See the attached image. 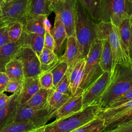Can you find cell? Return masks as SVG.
<instances>
[{
  "label": "cell",
  "instance_id": "1",
  "mask_svg": "<svg viewBox=\"0 0 132 132\" xmlns=\"http://www.w3.org/2000/svg\"><path fill=\"white\" fill-rule=\"evenodd\" d=\"M132 87V68L117 64L112 73L110 82L100 102L102 108H108L119 96Z\"/></svg>",
  "mask_w": 132,
  "mask_h": 132
},
{
  "label": "cell",
  "instance_id": "2",
  "mask_svg": "<svg viewBox=\"0 0 132 132\" xmlns=\"http://www.w3.org/2000/svg\"><path fill=\"white\" fill-rule=\"evenodd\" d=\"M75 34L80 59L87 56L92 42L96 39V24L90 18L79 2L76 0Z\"/></svg>",
  "mask_w": 132,
  "mask_h": 132
},
{
  "label": "cell",
  "instance_id": "3",
  "mask_svg": "<svg viewBox=\"0 0 132 132\" xmlns=\"http://www.w3.org/2000/svg\"><path fill=\"white\" fill-rule=\"evenodd\" d=\"M101 108L100 105L87 106L77 112L46 124L44 131L71 132L94 119Z\"/></svg>",
  "mask_w": 132,
  "mask_h": 132
},
{
  "label": "cell",
  "instance_id": "4",
  "mask_svg": "<svg viewBox=\"0 0 132 132\" xmlns=\"http://www.w3.org/2000/svg\"><path fill=\"white\" fill-rule=\"evenodd\" d=\"M96 35L97 39H107L109 42L113 58L112 71L117 64L132 68V63L120 38L118 27L110 23L100 22L96 23Z\"/></svg>",
  "mask_w": 132,
  "mask_h": 132
},
{
  "label": "cell",
  "instance_id": "5",
  "mask_svg": "<svg viewBox=\"0 0 132 132\" xmlns=\"http://www.w3.org/2000/svg\"><path fill=\"white\" fill-rule=\"evenodd\" d=\"M102 41L96 39L91 44L85 58L84 73L81 83L74 95L82 94L104 72L100 65Z\"/></svg>",
  "mask_w": 132,
  "mask_h": 132
},
{
  "label": "cell",
  "instance_id": "6",
  "mask_svg": "<svg viewBox=\"0 0 132 132\" xmlns=\"http://www.w3.org/2000/svg\"><path fill=\"white\" fill-rule=\"evenodd\" d=\"M129 17L125 0H101L100 22L119 27L122 21Z\"/></svg>",
  "mask_w": 132,
  "mask_h": 132
},
{
  "label": "cell",
  "instance_id": "7",
  "mask_svg": "<svg viewBox=\"0 0 132 132\" xmlns=\"http://www.w3.org/2000/svg\"><path fill=\"white\" fill-rule=\"evenodd\" d=\"M30 0H12L4 3L1 7V22L7 25L14 22L22 24L26 19L29 9Z\"/></svg>",
  "mask_w": 132,
  "mask_h": 132
},
{
  "label": "cell",
  "instance_id": "8",
  "mask_svg": "<svg viewBox=\"0 0 132 132\" xmlns=\"http://www.w3.org/2000/svg\"><path fill=\"white\" fill-rule=\"evenodd\" d=\"M76 0H65L50 6L52 12L58 16L63 24L68 37L75 36Z\"/></svg>",
  "mask_w": 132,
  "mask_h": 132
},
{
  "label": "cell",
  "instance_id": "9",
  "mask_svg": "<svg viewBox=\"0 0 132 132\" xmlns=\"http://www.w3.org/2000/svg\"><path fill=\"white\" fill-rule=\"evenodd\" d=\"M111 73L104 72L85 91L82 93V107L100 105L101 98L111 79Z\"/></svg>",
  "mask_w": 132,
  "mask_h": 132
},
{
  "label": "cell",
  "instance_id": "10",
  "mask_svg": "<svg viewBox=\"0 0 132 132\" xmlns=\"http://www.w3.org/2000/svg\"><path fill=\"white\" fill-rule=\"evenodd\" d=\"M51 119L46 109H36L19 105L10 123L30 121L37 128H39L44 127Z\"/></svg>",
  "mask_w": 132,
  "mask_h": 132
},
{
  "label": "cell",
  "instance_id": "11",
  "mask_svg": "<svg viewBox=\"0 0 132 132\" xmlns=\"http://www.w3.org/2000/svg\"><path fill=\"white\" fill-rule=\"evenodd\" d=\"M14 58L21 61L25 78L39 77L41 74L39 58L31 48L21 47Z\"/></svg>",
  "mask_w": 132,
  "mask_h": 132
},
{
  "label": "cell",
  "instance_id": "12",
  "mask_svg": "<svg viewBox=\"0 0 132 132\" xmlns=\"http://www.w3.org/2000/svg\"><path fill=\"white\" fill-rule=\"evenodd\" d=\"M40 88L39 77L25 78L18 96L19 105H25Z\"/></svg>",
  "mask_w": 132,
  "mask_h": 132
},
{
  "label": "cell",
  "instance_id": "13",
  "mask_svg": "<svg viewBox=\"0 0 132 132\" xmlns=\"http://www.w3.org/2000/svg\"><path fill=\"white\" fill-rule=\"evenodd\" d=\"M83 109L82 95H72L69 100L54 114L56 120L63 118L77 112Z\"/></svg>",
  "mask_w": 132,
  "mask_h": 132
},
{
  "label": "cell",
  "instance_id": "14",
  "mask_svg": "<svg viewBox=\"0 0 132 132\" xmlns=\"http://www.w3.org/2000/svg\"><path fill=\"white\" fill-rule=\"evenodd\" d=\"M131 108L132 100L116 107L101 108L97 116L104 120L106 126Z\"/></svg>",
  "mask_w": 132,
  "mask_h": 132
},
{
  "label": "cell",
  "instance_id": "15",
  "mask_svg": "<svg viewBox=\"0 0 132 132\" xmlns=\"http://www.w3.org/2000/svg\"><path fill=\"white\" fill-rule=\"evenodd\" d=\"M22 47H28L32 50L39 56L44 48V36L23 31L18 40Z\"/></svg>",
  "mask_w": 132,
  "mask_h": 132
},
{
  "label": "cell",
  "instance_id": "16",
  "mask_svg": "<svg viewBox=\"0 0 132 132\" xmlns=\"http://www.w3.org/2000/svg\"><path fill=\"white\" fill-rule=\"evenodd\" d=\"M59 59L60 61L66 62L68 65V68L77 60L80 59L78 45L75 36H70L67 38L64 53L59 58Z\"/></svg>",
  "mask_w": 132,
  "mask_h": 132
},
{
  "label": "cell",
  "instance_id": "17",
  "mask_svg": "<svg viewBox=\"0 0 132 132\" xmlns=\"http://www.w3.org/2000/svg\"><path fill=\"white\" fill-rule=\"evenodd\" d=\"M21 47L18 41L8 42L0 47V72H5L7 64L14 58Z\"/></svg>",
  "mask_w": 132,
  "mask_h": 132
},
{
  "label": "cell",
  "instance_id": "18",
  "mask_svg": "<svg viewBox=\"0 0 132 132\" xmlns=\"http://www.w3.org/2000/svg\"><path fill=\"white\" fill-rule=\"evenodd\" d=\"M54 89H40L24 106L36 109H46L48 98Z\"/></svg>",
  "mask_w": 132,
  "mask_h": 132
},
{
  "label": "cell",
  "instance_id": "19",
  "mask_svg": "<svg viewBox=\"0 0 132 132\" xmlns=\"http://www.w3.org/2000/svg\"><path fill=\"white\" fill-rule=\"evenodd\" d=\"M50 34L55 41V49L54 52L58 55L64 41L68 38V36L63 24L57 15L55 16L54 26L52 28Z\"/></svg>",
  "mask_w": 132,
  "mask_h": 132
},
{
  "label": "cell",
  "instance_id": "20",
  "mask_svg": "<svg viewBox=\"0 0 132 132\" xmlns=\"http://www.w3.org/2000/svg\"><path fill=\"white\" fill-rule=\"evenodd\" d=\"M19 93L20 91L11 94L12 97L8 105L0 109V129L10 122L12 117L15 114L19 105Z\"/></svg>",
  "mask_w": 132,
  "mask_h": 132
},
{
  "label": "cell",
  "instance_id": "21",
  "mask_svg": "<svg viewBox=\"0 0 132 132\" xmlns=\"http://www.w3.org/2000/svg\"><path fill=\"white\" fill-rule=\"evenodd\" d=\"M44 16H27L23 24V31L44 36L45 33L43 23Z\"/></svg>",
  "mask_w": 132,
  "mask_h": 132
},
{
  "label": "cell",
  "instance_id": "22",
  "mask_svg": "<svg viewBox=\"0 0 132 132\" xmlns=\"http://www.w3.org/2000/svg\"><path fill=\"white\" fill-rule=\"evenodd\" d=\"M41 74L51 71L59 62L58 55L54 51L43 48L40 56Z\"/></svg>",
  "mask_w": 132,
  "mask_h": 132
},
{
  "label": "cell",
  "instance_id": "23",
  "mask_svg": "<svg viewBox=\"0 0 132 132\" xmlns=\"http://www.w3.org/2000/svg\"><path fill=\"white\" fill-rule=\"evenodd\" d=\"M100 65L103 72L112 73L113 68L112 54L110 45L107 39L102 40Z\"/></svg>",
  "mask_w": 132,
  "mask_h": 132
},
{
  "label": "cell",
  "instance_id": "24",
  "mask_svg": "<svg viewBox=\"0 0 132 132\" xmlns=\"http://www.w3.org/2000/svg\"><path fill=\"white\" fill-rule=\"evenodd\" d=\"M96 24L101 21V0H76Z\"/></svg>",
  "mask_w": 132,
  "mask_h": 132
},
{
  "label": "cell",
  "instance_id": "25",
  "mask_svg": "<svg viewBox=\"0 0 132 132\" xmlns=\"http://www.w3.org/2000/svg\"><path fill=\"white\" fill-rule=\"evenodd\" d=\"M70 96L55 90L50 96L46 109L51 118L54 114L69 100Z\"/></svg>",
  "mask_w": 132,
  "mask_h": 132
},
{
  "label": "cell",
  "instance_id": "26",
  "mask_svg": "<svg viewBox=\"0 0 132 132\" xmlns=\"http://www.w3.org/2000/svg\"><path fill=\"white\" fill-rule=\"evenodd\" d=\"M5 73L9 79L23 80L25 78L23 64L20 60L16 58H13L7 64Z\"/></svg>",
  "mask_w": 132,
  "mask_h": 132
},
{
  "label": "cell",
  "instance_id": "27",
  "mask_svg": "<svg viewBox=\"0 0 132 132\" xmlns=\"http://www.w3.org/2000/svg\"><path fill=\"white\" fill-rule=\"evenodd\" d=\"M52 12L46 0H30L27 16L48 15Z\"/></svg>",
  "mask_w": 132,
  "mask_h": 132
},
{
  "label": "cell",
  "instance_id": "28",
  "mask_svg": "<svg viewBox=\"0 0 132 132\" xmlns=\"http://www.w3.org/2000/svg\"><path fill=\"white\" fill-rule=\"evenodd\" d=\"M131 26L129 18H127L122 21L118 27L120 38L124 47L126 54L128 57V48L131 38Z\"/></svg>",
  "mask_w": 132,
  "mask_h": 132
},
{
  "label": "cell",
  "instance_id": "29",
  "mask_svg": "<svg viewBox=\"0 0 132 132\" xmlns=\"http://www.w3.org/2000/svg\"><path fill=\"white\" fill-rule=\"evenodd\" d=\"M37 127L30 121H21L11 122L2 129L0 132H27Z\"/></svg>",
  "mask_w": 132,
  "mask_h": 132
},
{
  "label": "cell",
  "instance_id": "30",
  "mask_svg": "<svg viewBox=\"0 0 132 132\" xmlns=\"http://www.w3.org/2000/svg\"><path fill=\"white\" fill-rule=\"evenodd\" d=\"M105 127L104 120L96 116L93 120L71 132H102Z\"/></svg>",
  "mask_w": 132,
  "mask_h": 132
},
{
  "label": "cell",
  "instance_id": "31",
  "mask_svg": "<svg viewBox=\"0 0 132 132\" xmlns=\"http://www.w3.org/2000/svg\"><path fill=\"white\" fill-rule=\"evenodd\" d=\"M7 36L9 42H16L23 32V25L20 22H14L7 25Z\"/></svg>",
  "mask_w": 132,
  "mask_h": 132
},
{
  "label": "cell",
  "instance_id": "32",
  "mask_svg": "<svg viewBox=\"0 0 132 132\" xmlns=\"http://www.w3.org/2000/svg\"><path fill=\"white\" fill-rule=\"evenodd\" d=\"M132 123V108L106 126L102 132H107L121 126Z\"/></svg>",
  "mask_w": 132,
  "mask_h": 132
},
{
  "label": "cell",
  "instance_id": "33",
  "mask_svg": "<svg viewBox=\"0 0 132 132\" xmlns=\"http://www.w3.org/2000/svg\"><path fill=\"white\" fill-rule=\"evenodd\" d=\"M68 69V64L63 61H60L50 72L53 78L54 89L60 80L66 74Z\"/></svg>",
  "mask_w": 132,
  "mask_h": 132
},
{
  "label": "cell",
  "instance_id": "34",
  "mask_svg": "<svg viewBox=\"0 0 132 132\" xmlns=\"http://www.w3.org/2000/svg\"><path fill=\"white\" fill-rule=\"evenodd\" d=\"M85 58L80 59L77 60L71 66L68 68L67 72L66 73L68 78L69 79L70 83V87H71L78 73V71L82 64L83 62L85 61Z\"/></svg>",
  "mask_w": 132,
  "mask_h": 132
},
{
  "label": "cell",
  "instance_id": "35",
  "mask_svg": "<svg viewBox=\"0 0 132 132\" xmlns=\"http://www.w3.org/2000/svg\"><path fill=\"white\" fill-rule=\"evenodd\" d=\"M41 88L45 89H54L53 76L51 72L42 73L39 77Z\"/></svg>",
  "mask_w": 132,
  "mask_h": 132
},
{
  "label": "cell",
  "instance_id": "36",
  "mask_svg": "<svg viewBox=\"0 0 132 132\" xmlns=\"http://www.w3.org/2000/svg\"><path fill=\"white\" fill-rule=\"evenodd\" d=\"M55 90L61 93L68 95L70 96L72 95L70 87V83L67 74H65L62 79L58 82L55 88Z\"/></svg>",
  "mask_w": 132,
  "mask_h": 132
},
{
  "label": "cell",
  "instance_id": "37",
  "mask_svg": "<svg viewBox=\"0 0 132 132\" xmlns=\"http://www.w3.org/2000/svg\"><path fill=\"white\" fill-rule=\"evenodd\" d=\"M132 100V87L122 95L117 98L109 107H114Z\"/></svg>",
  "mask_w": 132,
  "mask_h": 132
},
{
  "label": "cell",
  "instance_id": "38",
  "mask_svg": "<svg viewBox=\"0 0 132 132\" xmlns=\"http://www.w3.org/2000/svg\"><path fill=\"white\" fill-rule=\"evenodd\" d=\"M23 80L14 79H9L5 91L11 92L13 94L20 91L22 86Z\"/></svg>",
  "mask_w": 132,
  "mask_h": 132
},
{
  "label": "cell",
  "instance_id": "39",
  "mask_svg": "<svg viewBox=\"0 0 132 132\" xmlns=\"http://www.w3.org/2000/svg\"><path fill=\"white\" fill-rule=\"evenodd\" d=\"M44 47L54 51L55 49L54 40L49 32H45L44 35Z\"/></svg>",
  "mask_w": 132,
  "mask_h": 132
},
{
  "label": "cell",
  "instance_id": "40",
  "mask_svg": "<svg viewBox=\"0 0 132 132\" xmlns=\"http://www.w3.org/2000/svg\"><path fill=\"white\" fill-rule=\"evenodd\" d=\"M9 42L7 36V26L5 24L0 25V47Z\"/></svg>",
  "mask_w": 132,
  "mask_h": 132
},
{
  "label": "cell",
  "instance_id": "41",
  "mask_svg": "<svg viewBox=\"0 0 132 132\" xmlns=\"http://www.w3.org/2000/svg\"><path fill=\"white\" fill-rule=\"evenodd\" d=\"M9 79L5 72H0V94L5 91Z\"/></svg>",
  "mask_w": 132,
  "mask_h": 132
},
{
  "label": "cell",
  "instance_id": "42",
  "mask_svg": "<svg viewBox=\"0 0 132 132\" xmlns=\"http://www.w3.org/2000/svg\"><path fill=\"white\" fill-rule=\"evenodd\" d=\"M12 95L8 96L4 92L0 94V109L6 107L10 101Z\"/></svg>",
  "mask_w": 132,
  "mask_h": 132
},
{
  "label": "cell",
  "instance_id": "43",
  "mask_svg": "<svg viewBox=\"0 0 132 132\" xmlns=\"http://www.w3.org/2000/svg\"><path fill=\"white\" fill-rule=\"evenodd\" d=\"M107 132H132V123L121 126Z\"/></svg>",
  "mask_w": 132,
  "mask_h": 132
},
{
  "label": "cell",
  "instance_id": "44",
  "mask_svg": "<svg viewBox=\"0 0 132 132\" xmlns=\"http://www.w3.org/2000/svg\"><path fill=\"white\" fill-rule=\"evenodd\" d=\"M43 23V27H44L45 31L50 33L52 29V25L50 21L47 18V16L46 15L44 16Z\"/></svg>",
  "mask_w": 132,
  "mask_h": 132
},
{
  "label": "cell",
  "instance_id": "45",
  "mask_svg": "<svg viewBox=\"0 0 132 132\" xmlns=\"http://www.w3.org/2000/svg\"><path fill=\"white\" fill-rule=\"evenodd\" d=\"M127 13L130 16L132 14V0H125Z\"/></svg>",
  "mask_w": 132,
  "mask_h": 132
},
{
  "label": "cell",
  "instance_id": "46",
  "mask_svg": "<svg viewBox=\"0 0 132 132\" xmlns=\"http://www.w3.org/2000/svg\"><path fill=\"white\" fill-rule=\"evenodd\" d=\"M128 55L131 62L132 63V26H131V38L129 46L128 48Z\"/></svg>",
  "mask_w": 132,
  "mask_h": 132
},
{
  "label": "cell",
  "instance_id": "47",
  "mask_svg": "<svg viewBox=\"0 0 132 132\" xmlns=\"http://www.w3.org/2000/svg\"><path fill=\"white\" fill-rule=\"evenodd\" d=\"M46 1L49 5V7H50V6L52 4H54L58 2H60L62 1H64L65 0H46Z\"/></svg>",
  "mask_w": 132,
  "mask_h": 132
},
{
  "label": "cell",
  "instance_id": "48",
  "mask_svg": "<svg viewBox=\"0 0 132 132\" xmlns=\"http://www.w3.org/2000/svg\"><path fill=\"white\" fill-rule=\"evenodd\" d=\"M44 127H41L39 128H37L36 129H32L31 130L28 131L27 132H44Z\"/></svg>",
  "mask_w": 132,
  "mask_h": 132
},
{
  "label": "cell",
  "instance_id": "49",
  "mask_svg": "<svg viewBox=\"0 0 132 132\" xmlns=\"http://www.w3.org/2000/svg\"><path fill=\"white\" fill-rule=\"evenodd\" d=\"M5 3V0H0V7Z\"/></svg>",
  "mask_w": 132,
  "mask_h": 132
},
{
  "label": "cell",
  "instance_id": "50",
  "mask_svg": "<svg viewBox=\"0 0 132 132\" xmlns=\"http://www.w3.org/2000/svg\"><path fill=\"white\" fill-rule=\"evenodd\" d=\"M129 22H130V23L131 24V25L132 26V14L129 17Z\"/></svg>",
  "mask_w": 132,
  "mask_h": 132
},
{
  "label": "cell",
  "instance_id": "51",
  "mask_svg": "<svg viewBox=\"0 0 132 132\" xmlns=\"http://www.w3.org/2000/svg\"><path fill=\"white\" fill-rule=\"evenodd\" d=\"M1 16H2V11H1V7H0V25L2 24L3 23H2L1 22Z\"/></svg>",
  "mask_w": 132,
  "mask_h": 132
},
{
  "label": "cell",
  "instance_id": "52",
  "mask_svg": "<svg viewBox=\"0 0 132 132\" xmlns=\"http://www.w3.org/2000/svg\"><path fill=\"white\" fill-rule=\"evenodd\" d=\"M11 1H12V0H5V3H8V2H9Z\"/></svg>",
  "mask_w": 132,
  "mask_h": 132
}]
</instances>
